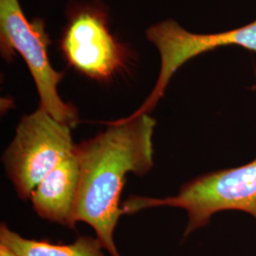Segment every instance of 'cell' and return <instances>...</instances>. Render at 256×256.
<instances>
[{
	"instance_id": "8",
	"label": "cell",
	"mask_w": 256,
	"mask_h": 256,
	"mask_svg": "<svg viewBox=\"0 0 256 256\" xmlns=\"http://www.w3.org/2000/svg\"><path fill=\"white\" fill-rule=\"evenodd\" d=\"M0 244L18 256H106L96 238L82 236L70 244H56L48 240L23 238L5 224L0 227Z\"/></svg>"
},
{
	"instance_id": "9",
	"label": "cell",
	"mask_w": 256,
	"mask_h": 256,
	"mask_svg": "<svg viewBox=\"0 0 256 256\" xmlns=\"http://www.w3.org/2000/svg\"><path fill=\"white\" fill-rule=\"evenodd\" d=\"M0 256H18L10 248L0 244Z\"/></svg>"
},
{
	"instance_id": "2",
	"label": "cell",
	"mask_w": 256,
	"mask_h": 256,
	"mask_svg": "<svg viewBox=\"0 0 256 256\" xmlns=\"http://www.w3.org/2000/svg\"><path fill=\"white\" fill-rule=\"evenodd\" d=\"M154 207L186 210L188 222L183 238L206 227L212 218L223 210H240L256 221V158L246 164L220 169L185 183L178 194L164 198L130 196L122 204L124 214Z\"/></svg>"
},
{
	"instance_id": "1",
	"label": "cell",
	"mask_w": 256,
	"mask_h": 256,
	"mask_svg": "<svg viewBox=\"0 0 256 256\" xmlns=\"http://www.w3.org/2000/svg\"><path fill=\"white\" fill-rule=\"evenodd\" d=\"M108 128L76 146L80 182L74 225L92 227L110 256H122L114 232L124 216L120 194L128 174H146L154 165L153 134L156 120L149 114L106 122Z\"/></svg>"
},
{
	"instance_id": "3",
	"label": "cell",
	"mask_w": 256,
	"mask_h": 256,
	"mask_svg": "<svg viewBox=\"0 0 256 256\" xmlns=\"http://www.w3.org/2000/svg\"><path fill=\"white\" fill-rule=\"evenodd\" d=\"M0 44L6 60H10L14 52L24 59L36 86L40 108L55 120L75 126L78 113L59 95L58 86L64 74L55 70L50 64L48 55L50 38L44 23L40 20L28 21L19 0H0Z\"/></svg>"
},
{
	"instance_id": "6",
	"label": "cell",
	"mask_w": 256,
	"mask_h": 256,
	"mask_svg": "<svg viewBox=\"0 0 256 256\" xmlns=\"http://www.w3.org/2000/svg\"><path fill=\"white\" fill-rule=\"evenodd\" d=\"M60 48L68 64L98 82H110L129 59L128 48L111 34L106 14L88 5L72 10Z\"/></svg>"
},
{
	"instance_id": "5",
	"label": "cell",
	"mask_w": 256,
	"mask_h": 256,
	"mask_svg": "<svg viewBox=\"0 0 256 256\" xmlns=\"http://www.w3.org/2000/svg\"><path fill=\"white\" fill-rule=\"evenodd\" d=\"M146 37L160 54V74L146 100L128 117L149 114L154 110L174 74L192 58L222 46H241L256 52V20L225 32L196 34L185 30L173 19H168L148 28Z\"/></svg>"
},
{
	"instance_id": "4",
	"label": "cell",
	"mask_w": 256,
	"mask_h": 256,
	"mask_svg": "<svg viewBox=\"0 0 256 256\" xmlns=\"http://www.w3.org/2000/svg\"><path fill=\"white\" fill-rule=\"evenodd\" d=\"M72 128L40 108L21 118L3 156L6 172L20 198L28 200L46 174L74 152Z\"/></svg>"
},
{
	"instance_id": "7",
	"label": "cell",
	"mask_w": 256,
	"mask_h": 256,
	"mask_svg": "<svg viewBox=\"0 0 256 256\" xmlns=\"http://www.w3.org/2000/svg\"><path fill=\"white\" fill-rule=\"evenodd\" d=\"M79 182L80 165L74 149L34 190L30 198L34 210L44 220L74 229Z\"/></svg>"
}]
</instances>
